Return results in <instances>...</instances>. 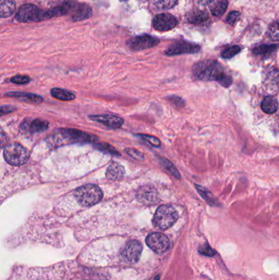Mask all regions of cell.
<instances>
[{
	"instance_id": "44dd1931",
	"label": "cell",
	"mask_w": 279,
	"mask_h": 280,
	"mask_svg": "<svg viewBox=\"0 0 279 280\" xmlns=\"http://www.w3.org/2000/svg\"><path fill=\"white\" fill-rule=\"evenodd\" d=\"M208 19H209V16H208L207 12H205V11H200V10H197V11L190 12L188 16V21L190 23L195 25L202 24Z\"/></svg>"
},
{
	"instance_id": "d6986e66",
	"label": "cell",
	"mask_w": 279,
	"mask_h": 280,
	"mask_svg": "<svg viewBox=\"0 0 279 280\" xmlns=\"http://www.w3.org/2000/svg\"><path fill=\"white\" fill-rule=\"evenodd\" d=\"M262 110L267 114H273L275 113L279 108V102L274 96H268L264 98L261 103Z\"/></svg>"
},
{
	"instance_id": "30bf717a",
	"label": "cell",
	"mask_w": 279,
	"mask_h": 280,
	"mask_svg": "<svg viewBox=\"0 0 279 280\" xmlns=\"http://www.w3.org/2000/svg\"><path fill=\"white\" fill-rule=\"evenodd\" d=\"M200 50V47L194 43L180 41L172 44L167 50L165 51L166 55L174 56L184 54V53H196Z\"/></svg>"
},
{
	"instance_id": "e575fe53",
	"label": "cell",
	"mask_w": 279,
	"mask_h": 280,
	"mask_svg": "<svg viewBox=\"0 0 279 280\" xmlns=\"http://www.w3.org/2000/svg\"><path fill=\"white\" fill-rule=\"evenodd\" d=\"M98 149L101 151L106 152V153H109L111 154H114V155H119V153H117V150L110 145L107 144H101L97 145Z\"/></svg>"
},
{
	"instance_id": "8d00e7d4",
	"label": "cell",
	"mask_w": 279,
	"mask_h": 280,
	"mask_svg": "<svg viewBox=\"0 0 279 280\" xmlns=\"http://www.w3.org/2000/svg\"><path fill=\"white\" fill-rule=\"evenodd\" d=\"M14 110V107H12V106H2L1 108V113L7 114V113H12Z\"/></svg>"
},
{
	"instance_id": "d4e9b609",
	"label": "cell",
	"mask_w": 279,
	"mask_h": 280,
	"mask_svg": "<svg viewBox=\"0 0 279 280\" xmlns=\"http://www.w3.org/2000/svg\"><path fill=\"white\" fill-rule=\"evenodd\" d=\"M156 7L160 10L170 9L178 2V0H153Z\"/></svg>"
},
{
	"instance_id": "9c48e42d",
	"label": "cell",
	"mask_w": 279,
	"mask_h": 280,
	"mask_svg": "<svg viewBox=\"0 0 279 280\" xmlns=\"http://www.w3.org/2000/svg\"><path fill=\"white\" fill-rule=\"evenodd\" d=\"M178 24V21L173 15L169 13H161L154 17L153 21V27L159 31H168L174 29Z\"/></svg>"
},
{
	"instance_id": "7c38bea8",
	"label": "cell",
	"mask_w": 279,
	"mask_h": 280,
	"mask_svg": "<svg viewBox=\"0 0 279 280\" xmlns=\"http://www.w3.org/2000/svg\"><path fill=\"white\" fill-rule=\"evenodd\" d=\"M263 84L269 93H277L279 89V71L271 68L265 72Z\"/></svg>"
},
{
	"instance_id": "484cf974",
	"label": "cell",
	"mask_w": 279,
	"mask_h": 280,
	"mask_svg": "<svg viewBox=\"0 0 279 280\" xmlns=\"http://www.w3.org/2000/svg\"><path fill=\"white\" fill-rule=\"evenodd\" d=\"M196 189H198L199 194L201 195L203 199H205V201H207L208 203L210 204L211 206H215L217 202L215 201L212 195L210 194V192L208 191L207 189L205 188L200 186V185H196Z\"/></svg>"
},
{
	"instance_id": "2e32d148",
	"label": "cell",
	"mask_w": 279,
	"mask_h": 280,
	"mask_svg": "<svg viewBox=\"0 0 279 280\" xmlns=\"http://www.w3.org/2000/svg\"><path fill=\"white\" fill-rule=\"evenodd\" d=\"M92 14V9L88 5L84 3H77V7H75L72 14L73 21H81L87 19Z\"/></svg>"
},
{
	"instance_id": "cb8c5ba5",
	"label": "cell",
	"mask_w": 279,
	"mask_h": 280,
	"mask_svg": "<svg viewBox=\"0 0 279 280\" xmlns=\"http://www.w3.org/2000/svg\"><path fill=\"white\" fill-rule=\"evenodd\" d=\"M277 46L276 45H268V44H263V45L259 46L255 49H253V53L256 55L267 56L270 53H272L274 51L276 50Z\"/></svg>"
},
{
	"instance_id": "f35d334b",
	"label": "cell",
	"mask_w": 279,
	"mask_h": 280,
	"mask_svg": "<svg viewBox=\"0 0 279 280\" xmlns=\"http://www.w3.org/2000/svg\"><path fill=\"white\" fill-rule=\"evenodd\" d=\"M159 278H160L159 276H158V277H156L155 280H159Z\"/></svg>"
},
{
	"instance_id": "7402d4cb",
	"label": "cell",
	"mask_w": 279,
	"mask_h": 280,
	"mask_svg": "<svg viewBox=\"0 0 279 280\" xmlns=\"http://www.w3.org/2000/svg\"><path fill=\"white\" fill-rule=\"evenodd\" d=\"M51 94L53 98L62 101H72L76 98L74 93L60 88H53L51 90Z\"/></svg>"
},
{
	"instance_id": "ffe728a7",
	"label": "cell",
	"mask_w": 279,
	"mask_h": 280,
	"mask_svg": "<svg viewBox=\"0 0 279 280\" xmlns=\"http://www.w3.org/2000/svg\"><path fill=\"white\" fill-rule=\"evenodd\" d=\"M16 9L14 0H1L0 2V16L2 18L8 17L13 14Z\"/></svg>"
},
{
	"instance_id": "9a60e30c",
	"label": "cell",
	"mask_w": 279,
	"mask_h": 280,
	"mask_svg": "<svg viewBox=\"0 0 279 280\" xmlns=\"http://www.w3.org/2000/svg\"><path fill=\"white\" fill-rule=\"evenodd\" d=\"M48 122L41 119H35L33 120H25L21 124L22 131L30 134H34L37 132H43L48 129Z\"/></svg>"
},
{
	"instance_id": "3957f363",
	"label": "cell",
	"mask_w": 279,
	"mask_h": 280,
	"mask_svg": "<svg viewBox=\"0 0 279 280\" xmlns=\"http://www.w3.org/2000/svg\"><path fill=\"white\" fill-rule=\"evenodd\" d=\"M179 218L176 210L169 205H163L158 207L153 217V225L161 230H168L174 225Z\"/></svg>"
},
{
	"instance_id": "7a4b0ae2",
	"label": "cell",
	"mask_w": 279,
	"mask_h": 280,
	"mask_svg": "<svg viewBox=\"0 0 279 280\" xmlns=\"http://www.w3.org/2000/svg\"><path fill=\"white\" fill-rule=\"evenodd\" d=\"M75 198L80 205L84 206H94L103 199V191L95 185H85L80 187L75 191Z\"/></svg>"
},
{
	"instance_id": "83f0119b",
	"label": "cell",
	"mask_w": 279,
	"mask_h": 280,
	"mask_svg": "<svg viewBox=\"0 0 279 280\" xmlns=\"http://www.w3.org/2000/svg\"><path fill=\"white\" fill-rule=\"evenodd\" d=\"M160 161L162 163L163 166L169 171L172 175H174V177L177 179H180V174L179 173V170H177L176 168L174 167V165L172 164L169 160L165 158H160Z\"/></svg>"
},
{
	"instance_id": "836d02e7",
	"label": "cell",
	"mask_w": 279,
	"mask_h": 280,
	"mask_svg": "<svg viewBox=\"0 0 279 280\" xmlns=\"http://www.w3.org/2000/svg\"><path fill=\"white\" fill-rule=\"evenodd\" d=\"M239 18H240V13L239 12H237V11H234V12H231L228 15L226 22L229 25L234 26L239 21Z\"/></svg>"
},
{
	"instance_id": "277c9868",
	"label": "cell",
	"mask_w": 279,
	"mask_h": 280,
	"mask_svg": "<svg viewBox=\"0 0 279 280\" xmlns=\"http://www.w3.org/2000/svg\"><path fill=\"white\" fill-rule=\"evenodd\" d=\"M3 157L8 164L15 166L24 165L30 158L28 150L17 143L7 144L3 149Z\"/></svg>"
},
{
	"instance_id": "ac0fdd59",
	"label": "cell",
	"mask_w": 279,
	"mask_h": 280,
	"mask_svg": "<svg viewBox=\"0 0 279 280\" xmlns=\"http://www.w3.org/2000/svg\"><path fill=\"white\" fill-rule=\"evenodd\" d=\"M7 97L12 98H22L27 102H31L34 103H40L43 101V98L40 96L33 94V93H24V92H10L6 93Z\"/></svg>"
},
{
	"instance_id": "ab89813d",
	"label": "cell",
	"mask_w": 279,
	"mask_h": 280,
	"mask_svg": "<svg viewBox=\"0 0 279 280\" xmlns=\"http://www.w3.org/2000/svg\"><path fill=\"white\" fill-rule=\"evenodd\" d=\"M120 1H127V0H120Z\"/></svg>"
},
{
	"instance_id": "ba28073f",
	"label": "cell",
	"mask_w": 279,
	"mask_h": 280,
	"mask_svg": "<svg viewBox=\"0 0 279 280\" xmlns=\"http://www.w3.org/2000/svg\"><path fill=\"white\" fill-rule=\"evenodd\" d=\"M158 43H159V40L158 39L154 38L153 36L143 35L131 39L128 42V45L132 50L140 51L154 47L158 45Z\"/></svg>"
},
{
	"instance_id": "e0dca14e",
	"label": "cell",
	"mask_w": 279,
	"mask_h": 280,
	"mask_svg": "<svg viewBox=\"0 0 279 280\" xmlns=\"http://www.w3.org/2000/svg\"><path fill=\"white\" fill-rule=\"evenodd\" d=\"M107 177L111 180H120L124 177V169L120 164L112 162L107 170Z\"/></svg>"
},
{
	"instance_id": "5bb4252c",
	"label": "cell",
	"mask_w": 279,
	"mask_h": 280,
	"mask_svg": "<svg viewBox=\"0 0 279 280\" xmlns=\"http://www.w3.org/2000/svg\"><path fill=\"white\" fill-rule=\"evenodd\" d=\"M62 132L65 137H67L72 141L92 143L98 140V137L80 131L77 129H62Z\"/></svg>"
},
{
	"instance_id": "f546056e",
	"label": "cell",
	"mask_w": 279,
	"mask_h": 280,
	"mask_svg": "<svg viewBox=\"0 0 279 280\" xmlns=\"http://www.w3.org/2000/svg\"><path fill=\"white\" fill-rule=\"evenodd\" d=\"M240 51H241V48L239 46H233V47L227 48L223 52L222 57L224 58H226V59H229V58H233L234 56L237 55Z\"/></svg>"
},
{
	"instance_id": "4316f807",
	"label": "cell",
	"mask_w": 279,
	"mask_h": 280,
	"mask_svg": "<svg viewBox=\"0 0 279 280\" xmlns=\"http://www.w3.org/2000/svg\"><path fill=\"white\" fill-rule=\"evenodd\" d=\"M268 36L273 41H279V21H276L270 25Z\"/></svg>"
},
{
	"instance_id": "8fae6325",
	"label": "cell",
	"mask_w": 279,
	"mask_h": 280,
	"mask_svg": "<svg viewBox=\"0 0 279 280\" xmlns=\"http://www.w3.org/2000/svg\"><path fill=\"white\" fill-rule=\"evenodd\" d=\"M137 199L143 204L152 205L159 201V195L153 187L143 186L137 192Z\"/></svg>"
},
{
	"instance_id": "6da1fadb",
	"label": "cell",
	"mask_w": 279,
	"mask_h": 280,
	"mask_svg": "<svg viewBox=\"0 0 279 280\" xmlns=\"http://www.w3.org/2000/svg\"><path fill=\"white\" fill-rule=\"evenodd\" d=\"M194 77L200 80H215L228 88L233 83V79L224 72L222 66L216 61L207 60L198 62L193 69Z\"/></svg>"
},
{
	"instance_id": "8992f818",
	"label": "cell",
	"mask_w": 279,
	"mask_h": 280,
	"mask_svg": "<svg viewBox=\"0 0 279 280\" xmlns=\"http://www.w3.org/2000/svg\"><path fill=\"white\" fill-rule=\"evenodd\" d=\"M146 243L154 252L158 254L165 253L169 250L170 242L167 236L161 233H153L146 239Z\"/></svg>"
},
{
	"instance_id": "603a6c76",
	"label": "cell",
	"mask_w": 279,
	"mask_h": 280,
	"mask_svg": "<svg viewBox=\"0 0 279 280\" xmlns=\"http://www.w3.org/2000/svg\"><path fill=\"white\" fill-rule=\"evenodd\" d=\"M212 7H210V11L215 17H221L224 15L228 7V0H215Z\"/></svg>"
},
{
	"instance_id": "4fadbf2b",
	"label": "cell",
	"mask_w": 279,
	"mask_h": 280,
	"mask_svg": "<svg viewBox=\"0 0 279 280\" xmlns=\"http://www.w3.org/2000/svg\"><path fill=\"white\" fill-rule=\"evenodd\" d=\"M90 119L104 124L106 126L112 129H118L124 124V120L117 116L111 115V114H103V115L90 116Z\"/></svg>"
},
{
	"instance_id": "5b68a950",
	"label": "cell",
	"mask_w": 279,
	"mask_h": 280,
	"mask_svg": "<svg viewBox=\"0 0 279 280\" xmlns=\"http://www.w3.org/2000/svg\"><path fill=\"white\" fill-rule=\"evenodd\" d=\"M16 19L20 22H40L47 20V10H41L36 5L25 4L20 7Z\"/></svg>"
},
{
	"instance_id": "d6a6232c",
	"label": "cell",
	"mask_w": 279,
	"mask_h": 280,
	"mask_svg": "<svg viewBox=\"0 0 279 280\" xmlns=\"http://www.w3.org/2000/svg\"><path fill=\"white\" fill-rule=\"evenodd\" d=\"M125 152L128 155L130 156L131 158H134V159H136V160H143L144 159V155L136 149H126Z\"/></svg>"
},
{
	"instance_id": "1f68e13d",
	"label": "cell",
	"mask_w": 279,
	"mask_h": 280,
	"mask_svg": "<svg viewBox=\"0 0 279 280\" xmlns=\"http://www.w3.org/2000/svg\"><path fill=\"white\" fill-rule=\"evenodd\" d=\"M11 81H12V83H14V84H25L31 81V78L29 77H27V76L18 75V76L12 77V79H11Z\"/></svg>"
},
{
	"instance_id": "74e56055",
	"label": "cell",
	"mask_w": 279,
	"mask_h": 280,
	"mask_svg": "<svg viewBox=\"0 0 279 280\" xmlns=\"http://www.w3.org/2000/svg\"><path fill=\"white\" fill-rule=\"evenodd\" d=\"M214 1H215V0H198V3H200V5H203V6L210 4V3H212Z\"/></svg>"
},
{
	"instance_id": "f1b7e54d",
	"label": "cell",
	"mask_w": 279,
	"mask_h": 280,
	"mask_svg": "<svg viewBox=\"0 0 279 280\" xmlns=\"http://www.w3.org/2000/svg\"><path fill=\"white\" fill-rule=\"evenodd\" d=\"M198 251L200 255L205 256H210V257H212V256H215L216 255V251L214 250L212 247H210V245L208 244L207 242L205 243L204 245H201L198 248Z\"/></svg>"
},
{
	"instance_id": "d590c367",
	"label": "cell",
	"mask_w": 279,
	"mask_h": 280,
	"mask_svg": "<svg viewBox=\"0 0 279 280\" xmlns=\"http://www.w3.org/2000/svg\"><path fill=\"white\" fill-rule=\"evenodd\" d=\"M170 100H171L172 103H174V104L178 106V107H183V106L184 105V102H183L181 98H179V97H175V96L171 97Z\"/></svg>"
},
{
	"instance_id": "52a82bcc",
	"label": "cell",
	"mask_w": 279,
	"mask_h": 280,
	"mask_svg": "<svg viewBox=\"0 0 279 280\" xmlns=\"http://www.w3.org/2000/svg\"><path fill=\"white\" fill-rule=\"evenodd\" d=\"M143 251V245L139 241L132 240L127 242L122 250L121 255L124 261L129 263H137Z\"/></svg>"
},
{
	"instance_id": "4dcf8cb0",
	"label": "cell",
	"mask_w": 279,
	"mask_h": 280,
	"mask_svg": "<svg viewBox=\"0 0 279 280\" xmlns=\"http://www.w3.org/2000/svg\"><path fill=\"white\" fill-rule=\"evenodd\" d=\"M138 136L144 139L146 142L149 143L152 146H154L155 148H158V147L160 146V140H159L158 138H156V137L147 135V134H139Z\"/></svg>"
}]
</instances>
